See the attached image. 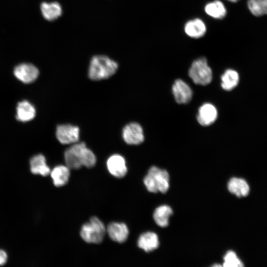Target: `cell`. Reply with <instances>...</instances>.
I'll use <instances>...</instances> for the list:
<instances>
[{"mask_svg":"<svg viewBox=\"0 0 267 267\" xmlns=\"http://www.w3.org/2000/svg\"><path fill=\"white\" fill-rule=\"evenodd\" d=\"M123 138L130 145H138L144 139L143 129L137 123L132 122L125 126L123 130Z\"/></svg>","mask_w":267,"mask_h":267,"instance_id":"obj_7","label":"cell"},{"mask_svg":"<svg viewBox=\"0 0 267 267\" xmlns=\"http://www.w3.org/2000/svg\"><path fill=\"white\" fill-rule=\"evenodd\" d=\"M229 1H231V2H236L237 1H238L239 0H227Z\"/></svg>","mask_w":267,"mask_h":267,"instance_id":"obj_26","label":"cell"},{"mask_svg":"<svg viewBox=\"0 0 267 267\" xmlns=\"http://www.w3.org/2000/svg\"><path fill=\"white\" fill-rule=\"evenodd\" d=\"M204 10L206 14L215 19H222L226 14V9L220 0H216L206 4Z\"/></svg>","mask_w":267,"mask_h":267,"instance_id":"obj_21","label":"cell"},{"mask_svg":"<svg viewBox=\"0 0 267 267\" xmlns=\"http://www.w3.org/2000/svg\"><path fill=\"white\" fill-rule=\"evenodd\" d=\"M118 68V63L108 56L95 55L92 57L89 68V77L94 81L107 79L113 76Z\"/></svg>","mask_w":267,"mask_h":267,"instance_id":"obj_2","label":"cell"},{"mask_svg":"<svg viewBox=\"0 0 267 267\" xmlns=\"http://www.w3.org/2000/svg\"><path fill=\"white\" fill-rule=\"evenodd\" d=\"M188 75L193 83L202 86L209 84L213 78L212 69L204 57L193 61L188 70Z\"/></svg>","mask_w":267,"mask_h":267,"instance_id":"obj_5","label":"cell"},{"mask_svg":"<svg viewBox=\"0 0 267 267\" xmlns=\"http://www.w3.org/2000/svg\"><path fill=\"white\" fill-rule=\"evenodd\" d=\"M196 118L201 125L210 126L213 124L218 118L217 109L213 104L205 103L199 108Z\"/></svg>","mask_w":267,"mask_h":267,"instance_id":"obj_11","label":"cell"},{"mask_svg":"<svg viewBox=\"0 0 267 267\" xmlns=\"http://www.w3.org/2000/svg\"><path fill=\"white\" fill-rule=\"evenodd\" d=\"M106 231L113 241L120 243L126 241L129 233L127 225L122 222H113L109 223Z\"/></svg>","mask_w":267,"mask_h":267,"instance_id":"obj_12","label":"cell"},{"mask_svg":"<svg viewBox=\"0 0 267 267\" xmlns=\"http://www.w3.org/2000/svg\"><path fill=\"white\" fill-rule=\"evenodd\" d=\"M173 214L172 208L168 205L157 207L153 213V219L156 223L160 227H166L169 224V218Z\"/></svg>","mask_w":267,"mask_h":267,"instance_id":"obj_22","label":"cell"},{"mask_svg":"<svg viewBox=\"0 0 267 267\" xmlns=\"http://www.w3.org/2000/svg\"><path fill=\"white\" fill-rule=\"evenodd\" d=\"M42 14L46 20L52 21L59 18L62 13L60 4L57 2H44L40 6Z\"/></svg>","mask_w":267,"mask_h":267,"instance_id":"obj_17","label":"cell"},{"mask_svg":"<svg viewBox=\"0 0 267 267\" xmlns=\"http://www.w3.org/2000/svg\"><path fill=\"white\" fill-rule=\"evenodd\" d=\"M106 165L109 172L116 178H122L127 173L126 160L119 154H115L110 156L107 160Z\"/></svg>","mask_w":267,"mask_h":267,"instance_id":"obj_10","label":"cell"},{"mask_svg":"<svg viewBox=\"0 0 267 267\" xmlns=\"http://www.w3.org/2000/svg\"><path fill=\"white\" fill-rule=\"evenodd\" d=\"M30 166L31 172L34 174L46 176L50 173V168L42 154H38L32 157L30 160Z\"/></svg>","mask_w":267,"mask_h":267,"instance_id":"obj_18","label":"cell"},{"mask_svg":"<svg viewBox=\"0 0 267 267\" xmlns=\"http://www.w3.org/2000/svg\"><path fill=\"white\" fill-rule=\"evenodd\" d=\"M64 160L66 165L73 170L79 169L82 166L92 168L96 161L94 154L84 142L75 143L67 148L64 152Z\"/></svg>","mask_w":267,"mask_h":267,"instance_id":"obj_1","label":"cell"},{"mask_svg":"<svg viewBox=\"0 0 267 267\" xmlns=\"http://www.w3.org/2000/svg\"><path fill=\"white\" fill-rule=\"evenodd\" d=\"M7 260V255L6 252L0 249V266L4 265Z\"/></svg>","mask_w":267,"mask_h":267,"instance_id":"obj_25","label":"cell"},{"mask_svg":"<svg viewBox=\"0 0 267 267\" xmlns=\"http://www.w3.org/2000/svg\"><path fill=\"white\" fill-rule=\"evenodd\" d=\"M157 235L153 232H146L140 235L137 241L139 248L146 252H149L157 249L159 246Z\"/></svg>","mask_w":267,"mask_h":267,"instance_id":"obj_15","label":"cell"},{"mask_svg":"<svg viewBox=\"0 0 267 267\" xmlns=\"http://www.w3.org/2000/svg\"><path fill=\"white\" fill-rule=\"evenodd\" d=\"M79 128L71 124H62L56 128V137L63 144L76 143L79 140Z\"/></svg>","mask_w":267,"mask_h":267,"instance_id":"obj_6","label":"cell"},{"mask_svg":"<svg viewBox=\"0 0 267 267\" xmlns=\"http://www.w3.org/2000/svg\"><path fill=\"white\" fill-rule=\"evenodd\" d=\"M223 266L224 267H243L244 265L233 251H228L223 257Z\"/></svg>","mask_w":267,"mask_h":267,"instance_id":"obj_24","label":"cell"},{"mask_svg":"<svg viewBox=\"0 0 267 267\" xmlns=\"http://www.w3.org/2000/svg\"><path fill=\"white\" fill-rule=\"evenodd\" d=\"M172 90L175 99L178 103H187L192 97L191 89L181 79H177L174 82Z\"/></svg>","mask_w":267,"mask_h":267,"instance_id":"obj_9","label":"cell"},{"mask_svg":"<svg viewBox=\"0 0 267 267\" xmlns=\"http://www.w3.org/2000/svg\"><path fill=\"white\" fill-rule=\"evenodd\" d=\"M36 115L34 106L28 101L19 102L16 107V118L21 122H26L32 120Z\"/></svg>","mask_w":267,"mask_h":267,"instance_id":"obj_16","label":"cell"},{"mask_svg":"<svg viewBox=\"0 0 267 267\" xmlns=\"http://www.w3.org/2000/svg\"><path fill=\"white\" fill-rule=\"evenodd\" d=\"M143 183L150 192L165 193L169 188V173L165 170L152 166L144 177Z\"/></svg>","mask_w":267,"mask_h":267,"instance_id":"obj_3","label":"cell"},{"mask_svg":"<svg viewBox=\"0 0 267 267\" xmlns=\"http://www.w3.org/2000/svg\"><path fill=\"white\" fill-rule=\"evenodd\" d=\"M247 6L251 13L256 16L267 15V0H248Z\"/></svg>","mask_w":267,"mask_h":267,"instance_id":"obj_23","label":"cell"},{"mask_svg":"<svg viewBox=\"0 0 267 267\" xmlns=\"http://www.w3.org/2000/svg\"><path fill=\"white\" fill-rule=\"evenodd\" d=\"M229 191L238 197L246 196L249 193L250 187L247 181L241 178H232L227 183Z\"/></svg>","mask_w":267,"mask_h":267,"instance_id":"obj_14","label":"cell"},{"mask_svg":"<svg viewBox=\"0 0 267 267\" xmlns=\"http://www.w3.org/2000/svg\"><path fill=\"white\" fill-rule=\"evenodd\" d=\"M15 77L25 84L35 81L39 76L38 69L30 63H22L16 66L13 71Z\"/></svg>","mask_w":267,"mask_h":267,"instance_id":"obj_8","label":"cell"},{"mask_svg":"<svg viewBox=\"0 0 267 267\" xmlns=\"http://www.w3.org/2000/svg\"><path fill=\"white\" fill-rule=\"evenodd\" d=\"M207 30L205 23L200 18H195L188 21L184 27L185 34L192 38L203 37Z\"/></svg>","mask_w":267,"mask_h":267,"instance_id":"obj_13","label":"cell"},{"mask_svg":"<svg viewBox=\"0 0 267 267\" xmlns=\"http://www.w3.org/2000/svg\"><path fill=\"white\" fill-rule=\"evenodd\" d=\"M221 79L222 89L230 91L237 86L239 82V75L236 70L228 69L222 74Z\"/></svg>","mask_w":267,"mask_h":267,"instance_id":"obj_20","label":"cell"},{"mask_svg":"<svg viewBox=\"0 0 267 267\" xmlns=\"http://www.w3.org/2000/svg\"><path fill=\"white\" fill-rule=\"evenodd\" d=\"M106 231L104 223L97 217H93L82 225L80 236L87 243L99 244L103 241Z\"/></svg>","mask_w":267,"mask_h":267,"instance_id":"obj_4","label":"cell"},{"mask_svg":"<svg viewBox=\"0 0 267 267\" xmlns=\"http://www.w3.org/2000/svg\"><path fill=\"white\" fill-rule=\"evenodd\" d=\"M50 174L54 185L61 187L65 185L69 180L70 169L67 166H57L50 172Z\"/></svg>","mask_w":267,"mask_h":267,"instance_id":"obj_19","label":"cell"}]
</instances>
